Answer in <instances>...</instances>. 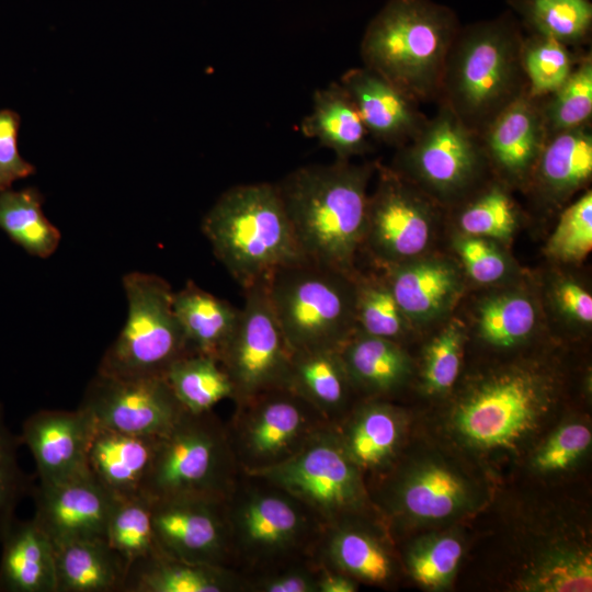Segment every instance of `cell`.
Masks as SVG:
<instances>
[{"mask_svg":"<svg viewBox=\"0 0 592 592\" xmlns=\"http://www.w3.org/2000/svg\"><path fill=\"white\" fill-rule=\"evenodd\" d=\"M398 508L418 521L454 516L469 503L470 490L464 478L446 465L429 462L410 471L397 490Z\"/></svg>","mask_w":592,"mask_h":592,"instance_id":"28","label":"cell"},{"mask_svg":"<svg viewBox=\"0 0 592 592\" xmlns=\"http://www.w3.org/2000/svg\"><path fill=\"white\" fill-rule=\"evenodd\" d=\"M368 196L364 242L383 262L394 265L419 257L430 243L435 203L395 170L379 167Z\"/></svg>","mask_w":592,"mask_h":592,"instance_id":"12","label":"cell"},{"mask_svg":"<svg viewBox=\"0 0 592 592\" xmlns=\"http://www.w3.org/2000/svg\"><path fill=\"white\" fill-rule=\"evenodd\" d=\"M250 474L330 522L357 509L363 501L357 465L342 442L325 432H315L286 459Z\"/></svg>","mask_w":592,"mask_h":592,"instance_id":"10","label":"cell"},{"mask_svg":"<svg viewBox=\"0 0 592 592\" xmlns=\"http://www.w3.org/2000/svg\"><path fill=\"white\" fill-rule=\"evenodd\" d=\"M328 550L338 567L358 578L383 582L390 574L388 555L364 533L340 530L331 537Z\"/></svg>","mask_w":592,"mask_h":592,"instance_id":"43","label":"cell"},{"mask_svg":"<svg viewBox=\"0 0 592 592\" xmlns=\"http://www.w3.org/2000/svg\"><path fill=\"white\" fill-rule=\"evenodd\" d=\"M21 118L11 110H0V192L10 190L20 179L35 173V167L24 160L18 149Z\"/></svg>","mask_w":592,"mask_h":592,"instance_id":"50","label":"cell"},{"mask_svg":"<svg viewBox=\"0 0 592 592\" xmlns=\"http://www.w3.org/2000/svg\"><path fill=\"white\" fill-rule=\"evenodd\" d=\"M547 137L538 101L527 93L480 134L489 168L508 186H528Z\"/></svg>","mask_w":592,"mask_h":592,"instance_id":"18","label":"cell"},{"mask_svg":"<svg viewBox=\"0 0 592 592\" xmlns=\"http://www.w3.org/2000/svg\"><path fill=\"white\" fill-rule=\"evenodd\" d=\"M530 33L551 37L569 47L588 39L591 0H510Z\"/></svg>","mask_w":592,"mask_h":592,"instance_id":"35","label":"cell"},{"mask_svg":"<svg viewBox=\"0 0 592 592\" xmlns=\"http://www.w3.org/2000/svg\"><path fill=\"white\" fill-rule=\"evenodd\" d=\"M243 291L244 305L219 363L235 396L244 402L286 387L293 353L273 314L265 282Z\"/></svg>","mask_w":592,"mask_h":592,"instance_id":"11","label":"cell"},{"mask_svg":"<svg viewBox=\"0 0 592 592\" xmlns=\"http://www.w3.org/2000/svg\"><path fill=\"white\" fill-rule=\"evenodd\" d=\"M164 378L183 409L193 414L209 412L219 401L235 396L221 364L203 354L190 353L177 360Z\"/></svg>","mask_w":592,"mask_h":592,"instance_id":"33","label":"cell"},{"mask_svg":"<svg viewBox=\"0 0 592 592\" xmlns=\"http://www.w3.org/2000/svg\"><path fill=\"white\" fill-rule=\"evenodd\" d=\"M398 148L395 170L436 203H457L483 181L489 163L480 135L445 105Z\"/></svg>","mask_w":592,"mask_h":592,"instance_id":"9","label":"cell"},{"mask_svg":"<svg viewBox=\"0 0 592 592\" xmlns=\"http://www.w3.org/2000/svg\"><path fill=\"white\" fill-rule=\"evenodd\" d=\"M158 439L98 425L89 448V469L115 498L140 496Z\"/></svg>","mask_w":592,"mask_h":592,"instance_id":"22","label":"cell"},{"mask_svg":"<svg viewBox=\"0 0 592 592\" xmlns=\"http://www.w3.org/2000/svg\"><path fill=\"white\" fill-rule=\"evenodd\" d=\"M214 254L243 288L306 260L276 184H240L224 192L202 221Z\"/></svg>","mask_w":592,"mask_h":592,"instance_id":"4","label":"cell"},{"mask_svg":"<svg viewBox=\"0 0 592 592\" xmlns=\"http://www.w3.org/2000/svg\"><path fill=\"white\" fill-rule=\"evenodd\" d=\"M299 128L304 136L316 138L332 150L339 160H351L371 149V136L339 82L315 91L311 112L301 119Z\"/></svg>","mask_w":592,"mask_h":592,"instance_id":"25","label":"cell"},{"mask_svg":"<svg viewBox=\"0 0 592 592\" xmlns=\"http://www.w3.org/2000/svg\"><path fill=\"white\" fill-rule=\"evenodd\" d=\"M43 203L35 187L0 192V229L29 254L45 259L57 250L60 231L46 218Z\"/></svg>","mask_w":592,"mask_h":592,"instance_id":"32","label":"cell"},{"mask_svg":"<svg viewBox=\"0 0 592 592\" xmlns=\"http://www.w3.org/2000/svg\"><path fill=\"white\" fill-rule=\"evenodd\" d=\"M244 402L251 408L242 422L239 444L249 473L286 459L315 433L312 419L318 410L286 387Z\"/></svg>","mask_w":592,"mask_h":592,"instance_id":"15","label":"cell"},{"mask_svg":"<svg viewBox=\"0 0 592 592\" xmlns=\"http://www.w3.org/2000/svg\"><path fill=\"white\" fill-rule=\"evenodd\" d=\"M339 83L355 104L369 136L378 141L399 148L429 118L415 99L364 66L345 71Z\"/></svg>","mask_w":592,"mask_h":592,"instance_id":"19","label":"cell"},{"mask_svg":"<svg viewBox=\"0 0 592 592\" xmlns=\"http://www.w3.org/2000/svg\"><path fill=\"white\" fill-rule=\"evenodd\" d=\"M356 330L394 340L402 335L409 321L387 282L354 277Z\"/></svg>","mask_w":592,"mask_h":592,"instance_id":"41","label":"cell"},{"mask_svg":"<svg viewBox=\"0 0 592 592\" xmlns=\"http://www.w3.org/2000/svg\"><path fill=\"white\" fill-rule=\"evenodd\" d=\"M592 249V192H584L560 215L546 252L563 262H578Z\"/></svg>","mask_w":592,"mask_h":592,"instance_id":"46","label":"cell"},{"mask_svg":"<svg viewBox=\"0 0 592 592\" xmlns=\"http://www.w3.org/2000/svg\"><path fill=\"white\" fill-rule=\"evenodd\" d=\"M127 319L105 351L98 373L115 378L164 377L190 354L172 306L171 286L160 276L132 272L123 277Z\"/></svg>","mask_w":592,"mask_h":592,"instance_id":"7","label":"cell"},{"mask_svg":"<svg viewBox=\"0 0 592 592\" xmlns=\"http://www.w3.org/2000/svg\"><path fill=\"white\" fill-rule=\"evenodd\" d=\"M592 175L591 124L547 137L528 186L549 204H561Z\"/></svg>","mask_w":592,"mask_h":592,"instance_id":"24","label":"cell"},{"mask_svg":"<svg viewBox=\"0 0 592 592\" xmlns=\"http://www.w3.org/2000/svg\"><path fill=\"white\" fill-rule=\"evenodd\" d=\"M265 289L292 353L339 350L356 330L352 274L304 260L273 273Z\"/></svg>","mask_w":592,"mask_h":592,"instance_id":"5","label":"cell"},{"mask_svg":"<svg viewBox=\"0 0 592 592\" xmlns=\"http://www.w3.org/2000/svg\"><path fill=\"white\" fill-rule=\"evenodd\" d=\"M400 435L398 413L385 405H371L356 414L342 444L357 466L376 468L394 455Z\"/></svg>","mask_w":592,"mask_h":592,"instance_id":"37","label":"cell"},{"mask_svg":"<svg viewBox=\"0 0 592 592\" xmlns=\"http://www.w3.org/2000/svg\"><path fill=\"white\" fill-rule=\"evenodd\" d=\"M536 100L547 136L591 124V54L579 57L569 77L556 91Z\"/></svg>","mask_w":592,"mask_h":592,"instance_id":"39","label":"cell"},{"mask_svg":"<svg viewBox=\"0 0 592 592\" xmlns=\"http://www.w3.org/2000/svg\"><path fill=\"white\" fill-rule=\"evenodd\" d=\"M456 251L469 276L481 284L500 281L508 272V261L490 239L468 236L455 241Z\"/></svg>","mask_w":592,"mask_h":592,"instance_id":"49","label":"cell"},{"mask_svg":"<svg viewBox=\"0 0 592 592\" xmlns=\"http://www.w3.org/2000/svg\"><path fill=\"white\" fill-rule=\"evenodd\" d=\"M229 579L220 567L193 563L157 555L133 563L125 592H220Z\"/></svg>","mask_w":592,"mask_h":592,"instance_id":"30","label":"cell"},{"mask_svg":"<svg viewBox=\"0 0 592 592\" xmlns=\"http://www.w3.org/2000/svg\"><path fill=\"white\" fill-rule=\"evenodd\" d=\"M522 42L520 25L510 12L460 26L445 60L437 104L480 135L527 93Z\"/></svg>","mask_w":592,"mask_h":592,"instance_id":"2","label":"cell"},{"mask_svg":"<svg viewBox=\"0 0 592 592\" xmlns=\"http://www.w3.org/2000/svg\"><path fill=\"white\" fill-rule=\"evenodd\" d=\"M524 588L542 592L591 591V553L583 549H561L547 555L530 572Z\"/></svg>","mask_w":592,"mask_h":592,"instance_id":"42","label":"cell"},{"mask_svg":"<svg viewBox=\"0 0 592 592\" xmlns=\"http://www.w3.org/2000/svg\"><path fill=\"white\" fill-rule=\"evenodd\" d=\"M56 592L123 591L128 567L105 539L54 545Z\"/></svg>","mask_w":592,"mask_h":592,"instance_id":"27","label":"cell"},{"mask_svg":"<svg viewBox=\"0 0 592 592\" xmlns=\"http://www.w3.org/2000/svg\"><path fill=\"white\" fill-rule=\"evenodd\" d=\"M578 57L570 47L544 35L523 36L522 67L527 81V95L542 99L556 91L569 77Z\"/></svg>","mask_w":592,"mask_h":592,"instance_id":"40","label":"cell"},{"mask_svg":"<svg viewBox=\"0 0 592 592\" xmlns=\"http://www.w3.org/2000/svg\"><path fill=\"white\" fill-rule=\"evenodd\" d=\"M172 306L190 352L219 362L237 327L240 309L192 281L173 292Z\"/></svg>","mask_w":592,"mask_h":592,"instance_id":"26","label":"cell"},{"mask_svg":"<svg viewBox=\"0 0 592 592\" xmlns=\"http://www.w3.org/2000/svg\"><path fill=\"white\" fill-rule=\"evenodd\" d=\"M318 580L307 572L289 571L269 578L260 585L265 592H312L318 591Z\"/></svg>","mask_w":592,"mask_h":592,"instance_id":"52","label":"cell"},{"mask_svg":"<svg viewBox=\"0 0 592 592\" xmlns=\"http://www.w3.org/2000/svg\"><path fill=\"white\" fill-rule=\"evenodd\" d=\"M0 542V592H56L54 544L34 519L13 517Z\"/></svg>","mask_w":592,"mask_h":592,"instance_id":"23","label":"cell"},{"mask_svg":"<svg viewBox=\"0 0 592 592\" xmlns=\"http://www.w3.org/2000/svg\"><path fill=\"white\" fill-rule=\"evenodd\" d=\"M19 437L7 428L0 406V538L14 517V509L21 498L30 490L27 476L16 462Z\"/></svg>","mask_w":592,"mask_h":592,"instance_id":"47","label":"cell"},{"mask_svg":"<svg viewBox=\"0 0 592 592\" xmlns=\"http://www.w3.org/2000/svg\"><path fill=\"white\" fill-rule=\"evenodd\" d=\"M318 591L321 592H354L356 591L355 583L350 580L349 578L341 576V574H334V573H327L326 576H322L318 582H317Z\"/></svg>","mask_w":592,"mask_h":592,"instance_id":"53","label":"cell"},{"mask_svg":"<svg viewBox=\"0 0 592 592\" xmlns=\"http://www.w3.org/2000/svg\"><path fill=\"white\" fill-rule=\"evenodd\" d=\"M351 383L339 350H315L293 353L286 388L320 414L340 409Z\"/></svg>","mask_w":592,"mask_h":592,"instance_id":"31","label":"cell"},{"mask_svg":"<svg viewBox=\"0 0 592 592\" xmlns=\"http://www.w3.org/2000/svg\"><path fill=\"white\" fill-rule=\"evenodd\" d=\"M79 407L99 426L146 436H162L185 412L164 377L115 378L99 373Z\"/></svg>","mask_w":592,"mask_h":592,"instance_id":"13","label":"cell"},{"mask_svg":"<svg viewBox=\"0 0 592 592\" xmlns=\"http://www.w3.org/2000/svg\"><path fill=\"white\" fill-rule=\"evenodd\" d=\"M389 266L386 282L409 322L441 317L460 294V275L445 260L413 259Z\"/></svg>","mask_w":592,"mask_h":592,"instance_id":"21","label":"cell"},{"mask_svg":"<svg viewBox=\"0 0 592 592\" xmlns=\"http://www.w3.org/2000/svg\"><path fill=\"white\" fill-rule=\"evenodd\" d=\"M555 395L554 380L531 367L490 373L468 388L453 412V424L480 449H512L543 421Z\"/></svg>","mask_w":592,"mask_h":592,"instance_id":"6","label":"cell"},{"mask_svg":"<svg viewBox=\"0 0 592 592\" xmlns=\"http://www.w3.org/2000/svg\"><path fill=\"white\" fill-rule=\"evenodd\" d=\"M105 540L128 569L139 560L161 555L155 537L150 500L143 494L116 499Z\"/></svg>","mask_w":592,"mask_h":592,"instance_id":"38","label":"cell"},{"mask_svg":"<svg viewBox=\"0 0 592 592\" xmlns=\"http://www.w3.org/2000/svg\"><path fill=\"white\" fill-rule=\"evenodd\" d=\"M500 181L481 183L457 203L458 228L468 236L486 239L509 240L519 223V208Z\"/></svg>","mask_w":592,"mask_h":592,"instance_id":"34","label":"cell"},{"mask_svg":"<svg viewBox=\"0 0 592 592\" xmlns=\"http://www.w3.org/2000/svg\"><path fill=\"white\" fill-rule=\"evenodd\" d=\"M339 353L351 383L371 391H388L402 384L410 361L394 340L357 330L342 344Z\"/></svg>","mask_w":592,"mask_h":592,"instance_id":"29","label":"cell"},{"mask_svg":"<svg viewBox=\"0 0 592 592\" xmlns=\"http://www.w3.org/2000/svg\"><path fill=\"white\" fill-rule=\"evenodd\" d=\"M34 521L54 545L76 539H105L106 526L117 498L90 471L33 490Z\"/></svg>","mask_w":592,"mask_h":592,"instance_id":"17","label":"cell"},{"mask_svg":"<svg viewBox=\"0 0 592 592\" xmlns=\"http://www.w3.org/2000/svg\"><path fill=\"white\" fill-rule=\"evenodd\" d=\"M553 297L559 312L569 321L588 326L592 322V297L577 281L561 278L554 285Z\"/></svg>","mask_w":592,"mask_h":592,"instance_id":"51","label":"cell"},{"mask_svg":"<svg viewBox=\"0 0 592 592\" xmlns=\"http://www.w3.org/2000/svg\"><path fill=\"white\" fill-rule=\"evenodd\" d=\"M150 502L155 537L162 555L221 567L231 544L223 501L174 498Z\"/></svg>","mask_w":592,"mask_h":592,"instance_id":"14","label":"cell"},{"mask_svg":"<svg viewBox=\"0 0 592 592\" xmlns=\"http://www.w3.org/2000/svg\"><path fill=\"white\" fill-rule=\"evenodd\" d=\"M590 429L582 423L560 426L538 451L534 466L540 471H557L571 466L591 445Z\"/></svg>","mask_w":592,"mask_h":592,"instance_id":"48","label":"cell"},{"mask_svg":"<svg viewBox=\"0 0 592 592\" xmlns=\"http://www.w3.org/2000/svg\"><path fill=\"white\" fill-rule=\"evenodd\" d=\"M537 309L524 293L503 292L486 297L477 309L478 335L497 348H512L525 341L537 325Z\"/></svg>","mask_w":592,"mask_h":592,"instance_id":"36","label":"cell"},{"mask_svg":"<svg viewBox=\"0 0 592 592\" xmlns=\"http://www.w3.org/2000/svg\"><path fill=\"white\" fill-rule=\"evenodd\" d=\"M465 330L459 321H451L428 344L424 353L423 386L428 394L449 390L457 379Z\"/></svg>","mask_w":592,"mask_h":592,"instance_id":"44","label":"cell"},{"mask_svg":"<svg viewBox=\"0 0 592 592\" xmlns=\"http://www.w3.org/2000/svg\"><path fill=\"white\" fill-rule=\"evenodd\" d=\"M463 555L462 542L452 535L426 538L409 553L408 565L413 579L429 589H440L452 580Z\"/></svg>","mask_w":592,"mask_h":592,"instance_id":"45","label":"cell"},{"mask_svg":"<svg viewBox=\"0 0 592 592\" xmlns=\"http://www.w3.org/2000/svg\"><path fill=\"white\" fill-rule=\"evenodd\" d=\"M227 439L209 412L187 411L159 436L141 494L149 500L204 498L224 501L230 487Z\"/></svg>","mask_w":592,"mask_h":592,"instance_id":"8","label":"cell"},{"mask_svg":"<svg viewBox=\"0 0 592 592\" xmlns=\"http://www.w3.org/2000/svg\"><path fill=\"white\" fill-rule=\"evenodd\" d=\"M374 163L339 160L301 167L276 184L306 260L352 274L364 242Z\"/></svg>","mask_w":592,"mask_h":592,"instance_id":"1","label":"cell"},{"mask_svg":"<svg viewBox=\"0 0 592 592\" xmlns=\"http://www.w3.org/2000/svg\"><path fill=\"white\" fill-rule=\"evenodd\" d=\"M234 527L243 550L267 557L294 547L305 533L306 520L286 492L258 491L238 505Z\"/></svg>","mask_w":592,"mask_h":592,"instance_id":"20","label":"cell"},{"mask_svg":"<svg viewBox=\"0 0 592 592\" xmlns=\"http://www.w3.org/2000/svg\"><path fill=\"white\" fill-rule=\"evenodd\" d=\"M459 29L456 13L433 0H388L362 38L364 67L419 103L436 102L445 60Z\"/></svg>","mask_w":592,"mask_h":592,"instance_id":"3","label":"cell"},{"mask_svg":"<svg viewBox=\"0 0 592 592\" xmlns=\"http://www.w3.org/2000/svg\"><path fill=\"white\" fill-rule=\"evenodd\" d=\"M96 426L81 407L31 414L19 440L34 457L39 483H58L90 473L88 454Z\"/></svg>","mask_w":592,"mask_h":592,"instance_id":"16","label":"cell"}]
</instances>
